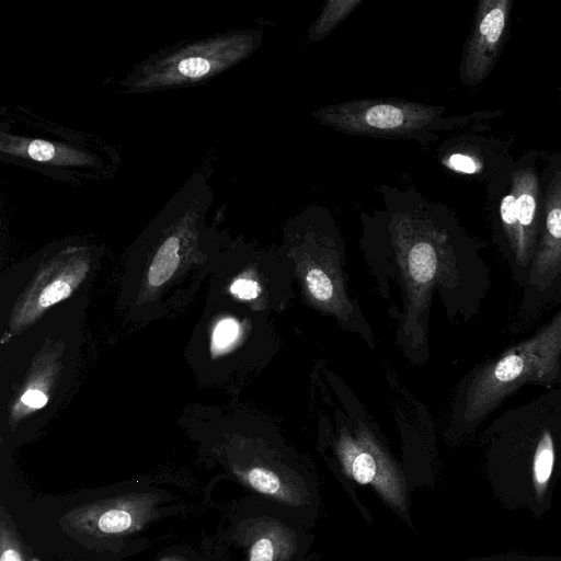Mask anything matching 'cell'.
Returning a JSON list of instances; mask_svg holds the SVG:
<instances>
[{
  "label": "cell",
  "instance_id": "1",
  "mask_svg": "<svg viewBox=\"0 0 561 561\" xmlns=\"http://www.w3.org/2000/svg\"><path fill=\"white\" fill-rule=\"evenodd\" d=\"M560 364L561 311L534 335L477 373L466 393L465 420H481L525 383H553Z\"/></svg>",
  "mask_w": 561,
  "mask_h": 561
},
{
  "label": "cell",
  "instance_id": "2",
  "mask_svg": "<svg viewBox=\"0 0 561 561\" xmlns=\"http://www.w3.org/2000/svg\"><path fill=\"white\" fill-rule=\"evenodd\" d=\"M61 131H36L32 135L1 131V151L9 157L24 160L28 165L53 168H72L77 175H99L105 171L104 156H98L95 149H88L87 140L64 137Z\"/></svg>",
  "mask_w": 561,
  "mask_h": 561
},
{
  "label": "cell",
  "instance_id": "3",
  "mask_svg": "<svg viewBox=\"0 0 561 561\" xmlns=\"http://www.w3.org/2000/svg\"><path fill=\"white\" fill-rule=\"evenodd\" d=\"M156 502L148 493L122 494L68 511L64 523L94 537L129 535L149 520Z\"/></svg>",
  "mask_w": 561,
  "mask_h": 561
},
{
  "label": "cell",
  "instance_id": "4",
  "mask_svg": "<svg viewBox=\"0 0 561 561\" xmlns=\"http://www.w3.org/2000/svg\"><path fill=\"white\" fill-rule=\"evenodd\" d=\"M227 46L226 42L210 41L186 45L167 56H157L144 64L140 70H135V75L128 79L129 83L133 81L128 87L140 90L206 79L229 60Z\"/></svg>",
  "mask_w": 561,
  "mask_h": 561
},
{
  "label": "cell",
  "instance_id": "5",
  "mask_svg": "<svg viewBox=\"0 0 561 561\" xmlns=\"http://www.w3.org/2000/svg\"><path fill=\"white\" fill-rule=\"evenodd\" d=\"M511 0L479 2L474 24L463 54L462 79L469 85L483 81L491 72L504 43Z\"/></svg>",
  "mask_w": 561,
  "mask_h": 561
},
{
  "label": "cell",
  "instance_id": "6",
  "mask_svg": "<svg viewBox=\"0 0 561 561\" xmlns=\"http://www.w3.org/2000/svg\"><path fill=\"white\" fill-rule=\"evenodd\" d=\"M561 272V172H557L548 188L545 206V227L535 249L529 283L547 288Z\"/></svg>",
  "mask_w": 561,
  "mask_h": 561
},
{
  "label": "cell",
  "instance_id": "7",
  "mask_svg": "<svg viewBox=\"0 0 561 561\" xmlns=\"http://www.w3.org/2000/svg\"><path fill=\"white\" fill-rule=\"evenodd\" d=\"M512 194L516 201V218L518 222V244L514 252L518 266L526 267L536 249L538 228L539 185L536 172L524 168L513 173Z\"/></svg>",
  "mask_w": 561,
  "mask_h": 561
},
{
  "label": "cell",
  "instance_id": "8",
  "mask_svg": "<svg viewBox=\"0 0 561 561\" xmlns=\"http://www.w3.org/2000/svg\"><path fill=\"white\" fill-rule=\"evenodd\" d=\"M180 239L175 236L168 237L159 247L148 273V282L152 286L165 283L176 270Z\"/></svg>",
  "mask_w": 561,
  "mask_h": 561
},
{
  "label": "cell",
  "instance_id": "9",
  "mask_svg": "<svg viewBox=\"0 0 561 561\" xmlns=\"http://www.w3.org/2000/svg\"><path fill=\"white\" fill-rule=\"evenodd\" d=\"M409 271L419 284L430 283L437 270V256L430 243L420 242L409 253Z\"/></svg>",
  "mask_w": 561,
  "mask_h": 561
},
{
  "label": "cell",
  "instance_id": "10",
  "mask_svg": "<svg viewBox=\"0 0 561 561\" xmlns=\"http://www.w3.org/2000/svg\"><path fill=\"white\" fill-rule=\"evenodd\" d=\"M364 122L373 128L390 130L403 124L404 113L394 105L378 104L369 107L365 112Z\"/></svg>",
  "mask_w": 561,
  "mask_h": 561
},
{
  "label": "cell",
  "instance_id": "11",
  "mask_svg": "<svg viewBox=\"0 0 561 561\" xmlns=\"http://www.w3.org/2000/svg\"><path fill=\"white\" fill-rule=\"evenodd\" d=\"M0 561H24L21 541L3 507L0 522Z\"/></svg>",
  "mask_w": 561,
  "mask_h": 561
},
{
  "label": "cell",
  "instance_id": "12",
  "mask_svg": "<svg viewBox=\"0 0 561 561\" xmlns=\"http://www.w3.org/2000/svg\"><path fill=\"white\" fill-rule=\"evenodd\" d=\"M350 459V469L354 479L362 483H369L376 476L377 465L371 454L358 450L357 448H346Z\"/></svg>",
  "mask_w": 561,
  "mask_h": 561
},
{
  "label": "cell",
  "instance_id": "13",
  "mask_svg": "<svg viewBox=\"0 0 561 561\" xmlns=\"http://www.w3.org/2000/svg\"><path fill=\"white\" fill-rule=\"evenodd\" d=\"M503 228L513 253L518 244V222L516 218V201L513 194L504 196L500 204Z\"/></svg>",
  "mask_w": 561,
  "mask_h": 561
},
{
  "label": "cell",
  "instance_id": "14",
  "mask_svg": "<svg viewBox=\"0 0 561 561\" xmlns=\"http://www.w3.org/2000/svg\"><path fill=\"white\" fill-rule=\"evenodd\" d=\"M307 288L318 301H328L333 296V284L325 273L310 270L306 275Z\"/></svg>",
  "mask_w": 561,
  "mask_h": 561
},
{
  "label": "cell",
  "instance_id": "15",
  "mask_svg": "<svg viewBox=\"0 0 561 561\" xmlns=\"http://www.w3.org/2000/svg\"><path fill=\"white\" fill-rule=\"evenodd\" d=\"M249 483L259 492L275 494L280 489L278 477L270 470L253 468L248 472Z\"/></svg>",
  "mask_w": 561,
  "mask_h": 561
},
{
  "label": "cell",
  "instance_id": "16",
  "mask_svg": "<svg viewBox=\"0 0 561 561\" xmlns=\"http://www.w3.org/2000/svg\"><path fill=\"white\" fill-rule=\"evenodd\" d=\"M239 325L232 319L221 320L214 331V344L218 348L230 345L238 336Z\"/></svg>",
  "mask_w": 561,
  "mask_h": 561
},
{
  "label": "cell",
  "instance_id": "17",
  "mask_svg": "<svg viewBox=\"0 0 561 561\" xmlns=\"http://www.w3.org/2000/svg\"><path fill=\"white\" fill-rule=\"evenodd\" d=\"M70 291L71 288L67 283L56 280L44 289L39 297V305L42 307L53 305L69 296Z\"/></svg>",
  "mask_w": 561,
  "mask_h": 561
},
{
  "label": "cell",
  "instance_id": "18",
  "mask_svg": "<svg viewBox=\"0 0 561 561\" xmlns=\"http://www.w3.org/2000/svg\"><path fill=\"white\" fill-rule=\"evenodd\" d=\"M259 285L249 278H239L230 286V291L240 299L250 300L257 296Z\"/></svg>",
  "mask_w": 561,
  "mask_h": 561
},
{
  "label": "cell",
  "instance_id": "19",
  "mask_svg": "<svg viewBox=\"0 0 561 561\" xmlns=\"http://www.w3.org/2000/svg\"><path fill=\"white\" fill-rule=\"evenodd\" d=\"M274 549L272 541L267 538L257 540L250 553V561H273Z\"/></svg>",
  "mask_w": 561,
  "mask_h": 561
},
{
  "label": "cell",
  "instance_id": "20",
  "mask_svg": "<svg viewBox=\"0 0 561 561\" xmlns=\"http://www.w3.org/2000/svg\"><path fill=\"white\" fill-rule=\"evenodd\" d=\"M449 164L453 169L465 173H473L477 171V164L474 160L460 153L453 154L449 158Z\"/></svg>",
  "mask_w": 561,
  "mask_h": 561
},
{
  "label": "cell",
  "instance_id": "21",
  "mask_svg": "<svg viewBox=\"0 0 561 561\" xmlns=\"http://www.w3.org/2000/svg\"><path fill=\"white\" fill-rule=\"evenodd\" d=\"M22 402L32 408H42L46 402V396L39 390H28L22 396Z\"/></svg>",
  "mask_w": 561,
  "mask_h": 561
},
{
  "label": "cell",
  "instance_id": "22",
  "mask_svg": "<svg viewBox=\"0 0 561 561\" xmlns=\"http://www.w3.org/2000/svg\"><path fill=\"white\" fill-rule=\"evenodd\" d=\"M162 561H178V560H176V559H174V558H169V559H164V560H162Z\"/></svg>",
  "mask_w": 561,
  "mask_h": 561
},
{
  "label": "cell",
  "instance_id": "23",
  "mask_svg": "<svg viewBox=\"0 0 561 561\" xmlns=\"http://www.w3.org/2000/svg\"><path fill=\"white\" fill-rule=\"evenodd\" d=\"M28 561H38L36 558H32Z\"/></svg>",
  "mask_w": 561,
  "mask_h": 561
}]
</instances>
